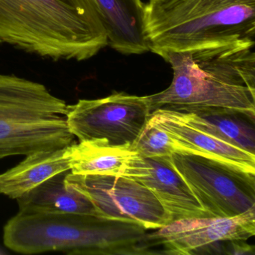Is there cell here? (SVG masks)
Instances as JSON below:
<instances>
[{
    "label": "cell",
    "mask_w": 255,
    "mask_h": 255,
    "mask_svg": "<svg viewBox=\"0 0 255 255\" xmlns=\"http://www.w3.org/2000/svg\"><path fill=\"white\" fill-rule=\"evenodd\" d=\"M255 44L240 41L168 53L163 59L172 68V82L162 92L145 96L150 113H231L255 122Z\"/></svg>",
    "instance_id": "6da1fadb"
},
{
    "label": "cell",
    "mask_w": 255,
    "mask_h": 255,
    "mask_svg": "<svg viewBox=\"0 0 255 255\" xmlns=\"http://www.w3.org/2000/svg\"><path fill=\"white\" fill-rule=\"evenodd\" d=\"M0 44L82 62L108 45V36L95 0H0Z\"/></svg>",
    "instance_id": "7a4b0ae2"
},
{
    "label": "cell",
    "mask_w": 255,
    "mask_h": 255,
    "mask_svg": "<svg viewBox=\"0 0 255 255\" xmlns=\"http://www.w3.org/2000/svg\"><path fill=\"white\" fill-rule=\"evenodd\" d=\"M147 230L136 224L67 212L19 211L4 227V244L25 255H150Z\"/></svg>",
    "instance_id": "3957f363"
},
{
    "label": "cell",
    "mask_w": 255,
    "mask_h": 255,
    "mask_svg": "<svg viewBox=\"0 0 255 255\" xmlns=\"http://www.w3.org/2000/svg\"><path fill=\"white\" fill-rule=\"evenodd\" d=\"M144 28L149 50L162 59L170 53L255 42V0H149Z\"/></svg>",
    "instance_id": "277c9868"
},
{
    "label": "cell",
    "mask_w": 255,
    "mask_h": 255,
    "mask_svg": "<svg viewBox=\"0 0 255 255\" xmlns=\"http://www.w3.org/2000/svg\"><path fill=\"white\" fill-rule=\"evenodd\" d=\"M69 107L41 83L0 74V159L74 144Z\"/></svg>",
    "instance_id": "5b68a950"
},
{
    "label": "cell",
    "mask_w": 255,
    "mask_h": 255,
    "mask_svg": "<svg viewBox=\"0 0 255 255\" xmlns=\"http://www.w3.org/2000/svg\"><path fill=\"white\" fill-rule=\"evenodd\" d=\"M168 160L210 217L255 210V174L191 153H174Z\"/></svg>",
    "instance_id": "8992f818"
},
{
    "label": "cell",
    "mask_w": 255,
    "mask_h": 255,
    "mask_svg": "<svg viewBox=\"0 0 255 255\" xmlns=\"http://www.w3.org/2000/svg\"><path fill=\"white\" fill-rule=\"evenodd\" d=\"M65 181L87 196L101 217L136 224L146 230L159 229L173 221L153 192L132 179L69 172Z\"/></svg>",
    "instance_id": "52a82bcc"
},
{
    "label": "cell",
    "mask_w": 255,
    "mask_h": 255,
    "mask_svg": "<svg viewBox=\"0 0 255 255\" xmlns=\"http://www.w3.org/2000/svg\"><path fill=\"white\" fill-rule=\"evenodd\" d=\"M146 97L114 92L70 105L68 123L79 141L105 139L113 145L132 144L150 116Z\"/></svg>",
    "instance_id": "ba28073f"
},
{
    "label": "cell",
    "mask_w": 255,
    "mask_h": 255,
    "mask_svg": "<svg viewBox=\"0 0 255 255\" xmlns=\"http://www.w3.org/2000/svg\"><path fill=\"white\" fill-rule=\"evenodd\" d=\"M150 234L153 246H163L162 254H213L222 243L246 240L255 234V210L232 217H199L170 222Z\"/></svg>",
    "instance_id": "9c48e42d"
},
{
    "label": "cell",
    "mask_w": 255,
    "mask_h": 255,
    "mask_svg": "<svg viewBox=\"0 0 255 255\" xmlns=\"http://www.w3.org/2000/svg\"><path fill=\"white\" fill-rule=\"evenodd\" d=\"M168 158H144L134 153L125 161L119 176L132 179L148 188L173 221L210 217L186 182L171 166Z\"/></svg>",
    "instance_id": "30bf717a"
},
{
    "label": "cell",
    "mask_w": 255,
    "mask_h": 255,
    "mask_svg": "<svg viewBox=\"0 0 255 255\" xmlns=\"http://www.w3.org/2000/svg\"><path fill=\"white\" fill-rule=\"evenodd\" d=\"M149 119L183 147L182 153L200 155L255 174V155L224 142L186 123L177 112L156 110Z\"/></svg>",
    "instance_id": "8fae6325"
},
{
    "label": "cell",
    "mask_w": 255,
    "mask_h": 255,
    "mask_svg": "<svg viewBox=\"0 0 255 255\" xmlns=\"http://www.w3.org/2000/svg\"><path fill=\"white\" fill-rule=\"evenodd\" d=\"M104 20L108 45L124 55L149 51L141 0H95Z\"/></svg>",
    "instance_id": "7c38bea8"
},
{
    "label": "cell",
    "mask_w": 255,
    "mask_h": 255,
    "mask_svg": "<svg viewBox=\"0 0 255 255\" xmlns=\"http://www.w3.org/2000/svg\"><path fill=\"white\" fill-rule=\"evenodd\" d=\"M65 148L28 155L23 162L0 174V193L17 199L53 176L71 171L64 156Z\"/></svg>",
    "instance_id": "4fadbf2b"
},
{
    "label": "cell",
    "mask_w": 255,
    "mask_h": 255,
    "mask_svg": "<svg viewBox=\"0 0 255 255\" xmlns=\"http://www.w3.org/2000/svg\"><path fill=\"white\" fill-rule=\"evenodd\" d=\"M69 172L56 174L17 198L19 211H59L99 216L87 196L66 186L65 177Z\"/></svg>",
    "instance_id": "5bb4252c"
},
{
    "label": "cell",
    "mask_w": 255,
    "mask_h": 255,
    "mask_svg": "<svg viewBox=\"0 0 255 255\" xmlns=\"http://www.w3.org/2000/svg\"><path fill=\"white\" fill-rule=\"evenodd\" d=\"M134 153L131 144L113 145L105 139H91L68 146L64 156L73 174L119 175L125 161Z\"/></svg>",
    "instance_id": "9a60e30c"
},
{
    "label": "cell",
    "mask_w": 255,
    "mask_h": 255,
    "mask_svg": "<svg viewBox=\"0 0 255 255\" xmlns=\"http://www.w3.org/2000/svg\"><path fill=\"white\" fill-rule=\"evenodd\" d=\"M177 113L193 128L255 155V122L246 116L223 113Z\"/></svg>",
    "instance_id": "2e32d148"
},
{
    "label": "cell",
    "mask_w": 255,
    "mask_h": 255,
    "mask_svg": "<svg viewBox=\"0 0 255 255\" xmlns=\"http://www.w3.org/2000/svg\"><path fill=\"white\" fill-rule=\"evenodd\" d=\"M131 150L144 158L171 156L182 153L183 147L169 134L148 119L138 138L131 144Z\"/></svg>",
    "instance_id": "e0dca14e"
}]
</instances>
